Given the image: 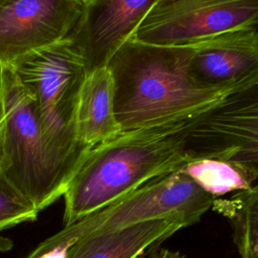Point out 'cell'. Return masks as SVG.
Segmentation results:
<instances>
[{"label": "cell", "instance_id": "obj_1", "mask_svg": "<svg viewBox=\"0 0 258 258\" xmlns=\"http://www.w3.org/2000/svg\"><path fill=\"white\" fill-rule=\"evenodd\" d=\"M196 118L121 132L88 149L63 194L64 226L194 161L186 132Z\"/></svg>", "mask_w": 258, "mask_h": 258}, {"label": "cell", "instance_id": "obj_2", "mask_svg": "<svg viewBox=\"0 0 258 258\" xmlns=\"http://www.w3.org/2000/svg\"><path fill=\"white\" fill-rule=\"evenodd\" d=\"M191 47L130 37L107 63L114 83V111L122 132L191 118L231 89H211L190 76Z\"/></svg>", "mask_w": 258, "mask_h": 258}, {"label": "cell", "instance_id": "obj_3", "mask_svg": "<svg viewBox=\"0 0 258 258\" xmlns=\"http://www.w3.org/2000/svg\"><path fill=\"white\" fill-rule=\"evenodd\" d=\"M6 129L0 172L40 212L63 196L79 163L64 157L44 137L30 95L4 67Z\"/></svg>", "mask_w": 258, "mask_h": 258}, {"label": "cell", "instance_id": "obj_4", "mask_svg": "<svg viewBox=\"0 0 258 258\" xmlns=\"http://www.w3.org/2000/svg\"><path fill=\"white\" fill-rule=\"evenodd\" d=\"M9 68L30 95L46 140L79 163L90 149L77 140L75 132L78 99L88 71L72 39L28 52Z\"/></svg>", "mask_w": 258, "mask_h": 258}, {"label": "cell", "instance_id": "obj_5", "mask_svg": "<svg viewBox=\"0 0 258 258\" xmlns=\"http://www.w3.org/2000/svg\"><path fill=\"white\" fill-rule=\"evenodd\" d=\"M215 199L181 168L64 226L41 242L26 258H63L68 246L82 237L153 219L177 217L192 225L212 208Z\"/></svg>", "mask_w": 258, "mask_h": 258}, {"label": "cell", "instance_id": "obj_6", "mask_svg": "<svg viewBox=\"0 0 258 258\" xmlns=\"http://www.w3.org/2000/svg\"><path fill=\"white\" fill-rule=\"evenodd\" d=\"M186 150L195 160L227 161L252 184L258 180V72L197 116L186 132Z\"/></svg>", "mask_w": 258, "mask_h": 258}, {"label": "cell", "instance_id": "obj_7", "mask_svg": "<svg viewBox=\"0 0 258 258\" xmlns=\"http://www.w3.org/2000/svg\"><path fill=\"white\" fill-rule=\"evenodd\" d=\"M84 9L76 0L0 3V63L10 67L28 52L71 38Z\"/></svg>", "mask_w": 258, "mask_h": 258}, {"label": "cell", "instance_id": "obj_8", "mask_svg": "<svg viewBox=\"0 0 258 258\" xmlns=\"http://www.w3.org/2000/svg\"><path fill=\"white\" fill-rule=\"evenodd\" d=\"M244 27L258 28V0H195L144 20L132 37L154 44H184Z\"/></svg>", "mask_w": 258, "mask_h": 258}, {"label": "cell", "instance_id": "obj_9", "mask_svg": "<svg viewBox=\"0 0 258 258\" xmlns=\"http://www.w3.org/2000/svg\"><path fill=\"white\" fill-rule=\"evenodd\" d=\"M158 0H94L85 6L71 39L88 74L107 66L142 24Z\"/></svg>", "mask_w": 258, "mask_h": 258}, {"label": "cell", "instance_id": "obj_10", "mask_svg": "<svg viewBox=\"0 0 258 258\" xmlns=\"http://www.w3.org/2000/svg\"><path fill=\"white\" fill-rule=\"evenodd\" d=\"M189 44V73L203 87L231 89L258 72L257 27L226 31Z\"/></svg>", "mask_w": 258, "mask_h": 258}, {"label": "cell", "instance_id": "obj_11", "mask_svg": "<svg viewBox=\"0 0 258 258\" xmlns=\"http://www.w3.org/2000/svg\"><path fill=\"white\" fill-rule=\"evenodd\" d=\"M188 226L186 220L171 217L93 233L70 244L63 258H138L152 245Z\"/></svg>", "mask_w": 258, "mask_h": 258}, {"label": "cell", "instance_id": "obj_12", "mask_svg": "<svg viewBox=\"0 0 258 258\" xmlns=\"http://www.w3.org/2000/svg\"><path fill=\"white\" fill-rule=\"evenodd\" d=\"M77 140L89 148L122 131L114 111V83L105 66L89 73L80 91L76 114Z\"/></svg>", "mask_w": 258, "mask_h": 258}, {"label": "cell", "instance_id": "obj_13", "mask_svg": "<svg viewBox=\"0 0 258 258\" xmlns=\"http://www.w3.org/2000/svg\"><path fill=\"white\" fill-rule=\"evenodd\" d=\"M182 170L213 197L248 189L252 185L251 179L240 167L223 160L201 158L188 162Z\"/></svg>", "mask_w": 258, "mask_h": 258}, {"label": "cell", "instance_id": "obj_14", "mask_svg": "<svg viewBox=\"0 0 258 258\" xmlns=\"http://www.w3.org/2000/svg\"><path fill=\"white\" fill-rule=\"evenodd\" d=\"M38 213L0 172V232L21 223L35 221Z\"/></svg>", "mask_w": 258, "mask_h": 258}, {"label": "cell", "instance_id": "obj_15", "mask_svg": "<svg viewBox=\"0 0 258 258\" xmlns=\"http://www.w3.org/2000/svg\"><path fill=\"white\" fill-rule=\"evenodd\" d=\"M6 129V99L4 84V67L0 63V158L3 145V139Z\"/></svg>", "mask_w": 258, "mask_h": 258}, {"label": "cell", "instance_id": "obj_16", "mask_svg": "<svg viewBox=\"0 0 258 258\" xmlns=\"http://www.w3.org/2000/svg\"><path fill=\"white\" fill-rule=\"evenodd\" d=\"M150 258H183L178 252L170 251L168 249H162L154 252Z\"/></svg>", "mask_w": 258, "mask_h": 258}, {"label": "cell", "instance_id": "obj_17", "mask_svg": "<svg viewBox=\"0 0 258 258\" xmlns=\"http://www.w3.org/2000/svg\"><path fill=\"white\" fill-rule=\"evenodd\" d=\"M77 2H79L80 4H82L83 6H87L89 5L90 3H92L94 0H76Z\"/></svg>", "mask_w": 258, "mask_h": 258}, {"label": "cell", "instance_id": "obj_18", "mask_svg": "<svg viewBox=\"0 0 258 258\" xmlns=\"http://www.w3.org/2000/svg\"><path fill=\"white\" fill-rule=\"evenodd\" d=\"M4 1H6V0H0V3H2V2H4Z\"/></svg>", "mask_w": 258, "mask_h": 258}]
</instances>
